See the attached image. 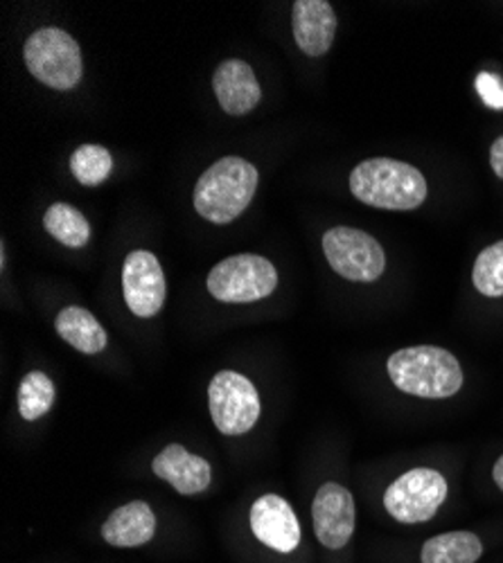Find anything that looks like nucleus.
<instances>
[{
	"label": "nucleus",
	"instance_id": "obj_1",
	"mask_svg": "<svg viewBox=\"0 0 503 563\" xmlns=\"http://www.w3.org/2000/svg\"><path fill=\"white\" fill-rule=\"evenodd\" d=\"M350 192L365 206L406 212L425 203L429 187L414 165L393 158H371L352 169Z\"/></svg>",
	"mask_w": 503,
	"mask_h": 563
},
{
	"label": "nucleus",
	"instance_id": "obj_2",
	"mask_svg": "<svg viewBox=\"0 0 503 563\" xmlns=\"http://www.w3.org/2000/svg\"><path fill=\"white\" fill-rule=\"evenodd\" d=\"M389 377L397 390L423 399H447L463 386L459 358L434 345L397 350L389 358Z\"/></svg>",
	"mask_w": 503,
	"mask_h": 563
},
{
	"label": "nucleus",
	"instance_id": "obj_3",
	"mask_svg": "<svg viewBox=\"0 0 503 563\" xmlns=\"http://www.w3.org/2000/svg\"><path fill=\"white\" fill-rule=\"evenodd\" d=\"M258 169L238 156H226L208 167L195 185V210L210 223L236 221L253 201Z\"/></svg>",
	"mask_w": 503,
	"mask_h": 563
},
{
	"label": "nucleus",
	"instance_id": "obj_4",
	"mask_svg": "<svg viewBox=\"0 0 503 563\" xmlns=\"http://www.w3.org/2000/svg\"><path fill=\"white\" fill-rule=\"evenodd\" d=\"M23 57L32 77L55 90L75 88L84 73L77 41L59 27L36 30L25 43Z\"/></svg>",
	"mask_w": 503,
	"mask_h": 563
},
{
	"label": "nucleus",
	"instance_id": "obj_5",
	"mask_svg": "<svg viewBox=\"0 0 503 563\" xmlns=\"http://www.w3.org/2000/svg\"><path fill=\"white\" fill-rule=\"evenodd\" d=\"M278 287V273L260 255H233L212 266L208 291L219 302L244 305L271 296Z\"/></svg>",
	"mask_w": 503,
	"mask_h": 563
},
{
	"label": "nucleus",
	"instance_id": "obj_6",
	"mask_svg": "<svg viewBox=\"0 0 503 563\" xmlns=\"http://www.w3.org/2000/svg\"><path fill=\"white\" fill-rule=\"evenodd\" d=\"M208 408L223 435H244L260 419V395L240 372L221 369L208 386Z\"/></svg>",
	"mask_w": 503,
	"mask_h": 563
},
{
	"label": "nucleus",
	"instance_id": "obj_7",
	"mask_svg": "<svg viewBox=\"0 0 503 563\" xmlns=\"http://www.w3.org/2000/svg\"><path fill=\"white\" fill-rule=\"evenodd\" d=\"M447 500V481L436 468H411L384 494V507L395 521L416 526L431 521Z\"/></svg>",
	"mask_w": 503,
	"mask_h": 563
},
{
	"label": "nucleus",
	"instance_id": "obj_8",
	"mask_svg": "<svg viewBox=\"0 0 503 563\" xmlns=\"http://www.w3.org/2000/svg\"><path fill=\"white\" fill-rule=\"evenodd\" d=\"M324 253L335 273L350 282H375L386 268L382 244L350 225H337L324 234Z\"/></svg>",
	"mask_w": 503,
	"mask_h": 563
},
{
	"label": "nucleus",
	"instance_id": "obj_9",
	"mask_svg": "<svg viewBox=\"0 0 503 563\" xmlns=\"http://www.w3.org/2000/svg\"><path fill=\"white\" fill-rule=\"evenodd\" d=\"M311 523L314 534L324 548H343L352 539L357 523V507L352 494L339 483L321 485L311 503Z\"/></svg>",
	"mask_w": 503,
	"mask_h": 563
},
{
	"label": "nucleus",
	"instance_id": "obj_10",
	"mask_svg": "<svg viewBox=\"0 0 503 563\" xmlns=\"http://www.w3.org/2000/svg\"><path fill=\"white\" fill-rule=\"evenodd\" d=\"M124 302L139 318L156 316L165 305V275L150 251H133L124 260L122 268Z\"/></svg>",
	"mask_w": 503,
	"mask_h": 563
},
{
	"label": "nucleus",
	"instance_id": "obj_11",
	"mask_svg": "<svg viewBox=\"0 0 503 563\" xmlns=\"http://www.w3.org/2000/svg\"><path fill=\"white\" fill-rule=\"evenodd\" d=\"M249 523L260 543L283 554L294 552L303 537L296 511L278 494L260 496L251 507Z\"/></svg>",
	"mask_w": 503,
	"mask_h": 563
},
{
	"label": "nucleus",
	"instance_id": "obj_12",
	"mask_svg": "<svg viewBox=\"0 0 503 563\" xmlns=\"http://www.w3.org/2000/svg\"><path fill=\"white\" fill-rule=\"evenodd\" d=\"M292 27L298 48L307 57H324L337 36V14L328 0H298L294 3Z\"/></svg>",
	"mask_w": 503,
	"mask_h": 563
},
{
	"label": "nucleus",
	"instance_id": "obj_13",
	"mask_svg": "<svg viewBox=\"0 0 503 563\" xmlns=\"http://www.w3.org/2000/svg\"><path fill=\"white\" fill-rule=\"evenodd\" d=\"M152 472L167 481L181 496H195L210 487L212 468L210 464L188 453L181 444H167L152 462Z\"/></svg>",
	"mask_w": 503,
	"mask_h": 563
},
{
	"label": "nucleus",
	"instance_id": "obj_14",
	"mask_svg": "<svg viewBox=\"0 0 503 563\" xmlns=\"http://www.w3.org/2000/svg\"><path fill=\"white\" fill-rule=\"evenodd\" d=\"M212 88L219 107L228 115H247L258 107L262 98L253 68L240 59H228L219 64L212 75Z\"/></svg>",
	"mask_w": 503,
	"mask_h": 563
},
{
	"label": "nucleus",
	"instance_id": "obj_15",
	"mask_svg": "<svg viewBox=\"0 0 503 563\" xmlns=\"http://www.w3.org/2000/svg\"><path fill=\"white\" fill-rule=\"evenodd\" d=\"M156 514L145 500L118 507L102 526V537L113 548H139L154 539Z\"/></svg>",
	"mask_w": 503,
	"mask_h": 563
},
{
	"label": "nucleus",
	"instance_id": "obj_16",
	"mask_svg": "<svg viewBox=\"0 0 503 563\" xmlns=\"http://www.w3.org/2000/svg\"><path fill=\"white\" fill-rule=\"evenodd\" d=\"M57 334L81 354H98L107 347V332L98 318L84 307H66L55 320Z\"/></svg>",
	"mask_w": 503,
	"mask_h": 563
},
{
	"label": "nucleus",
	"instance_id": "obj_17",
	"mask_svg": "<svg viewBox=\"0 0 503 563\" xmlns=\"http://www.w3.org/2000/svg\"><path fill=\"white\" fill-rule=\"evenodd\" d=\"M481 554V539L466 530L438 534L423 545V563H477Z\"/></svg>",
	"mask_w": 503,
	"mask_h": 563
},
{
	"label": "nucleus",
	"instance_id": "obj_18",
	"mask_svg": "<svg viewBox=\"0 0 503 563\" xmlns=\"http://www.w3.org/2000/svg\"><path fill=\"white\" fill-rule=\"evenodd\" d=\"M43 225H45V230H48L51 238H55L57 242H62L68 249H81V246H86V242L90 238V228H88L86 217L68 203H55L45 210Z\"/></svg>",
	"mask_w": 503,
	"mask_h": 563
},
{
	"label": "nucleus",
	"instance_id": "obj_19",
	"mask_svg": "<svg viewBox=\"0 0 503 563\" xmlns=\"http://www.w3.org/2000/svg\"><path fill=\"white\" fill-rule=\"evenodd\" d=\"M55 404V386L41 369L28 372L19 388V412L23 419L34 421L48 412Z\"/></svg>",
	"mask_w": 503,
	"mask_h": 563
},
{
	"label": "nucleus",
	"instance_id": "obj_20",
	"mask_svg": "<svg viewBox=\"0 0 503 563\" xmlns=\"http://www.w3.org/2000/svg\"><path fill=\"white\" fill-rule=\"evenodd\" d=\"M111 169H113V158L100 145H81L79 150H75L70 158L73 176L86 187L102 185L111 176Z\"/></svg>",
	"mask_w": 503,
	"mask_h": 563
},
{
	"label": "nucleus",
	"instance_id": "obj_21",
	"mask_svg": "<svg viewBox=\"0 0 503 563\" xmlns=\"http://www.w3.org/2000/svg\"><path fill=\"white\" fill-rule=\"evenodd\" d=\"M474 287L485 298L503 296V240L483 249L472 271Z\"/></svg>",
	"mask_w": 503,
	"mask_h": 563
},
{
	"label": "nucleus",
	"instance_id": "obj_22",
	"mask_svg": "<svg viewBox=\"0 0 503 563\" xmlns=\"http://www.w3.org/2000/svg\"><path fill=\"white\" fill-rule=\"evenodd\" d=\"M477 90H479V96L483 98L485 107L503 109V84H501L499 77H494L490 73H481L477 77Z\"/></svg>",
	"mask_w": 503,
	"mask_h": 563
},
{
	"label": "nucleus",
	"instance_id": "obj_23",
	"mask_svg": "<svg viewBox=\"0 0 503 563\" xmlns=\"http://www.w3.org/2000/svg\"><path fill=\"white\" fill-rule=\"evenodd\" d=\"M490 165L492 172L503 180V135L494 140V145L490 147Z\"/></svg>",
	"mask_w": 503,
	"mask_h": 563
},
{
	"label": "nucleus",
	"instance_id": "obj_24",
	"mask_svg": "<svg viewBox=\"0 0 503 563\" xmlns=\"http://www.w3.org/2000/svg\"><path fill=\"white\" fill-rule=\"evenodd\" d=\"M492 478H494V483H496V487L503 492V455L496 460V464H494V472H492Z\"/></svg>",
	"mask_w": 503,
	"mask_h": 563
}]
</instances>
